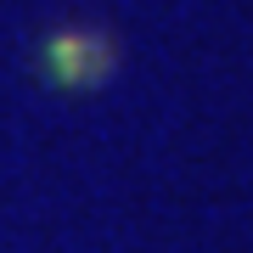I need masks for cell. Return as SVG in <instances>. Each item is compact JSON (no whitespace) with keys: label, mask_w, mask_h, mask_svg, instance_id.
Here are the masks:
<instances>
[{"label":"cell","mask_w":253,"mask_h":253,"mask_svg":"<svg viewBox=\"0 0 253 253\" xmlns=\"http://www.w3.org/2000/svg\"><path fill=\"white\" fill-rule=\"evenodd\" d=\"M118 68V45L101 28H56V34L40 45V73H45L51 90L62 96H84V90H101Z\"/></svg>","instance_id":"6da1fadb"}]
</instances>
